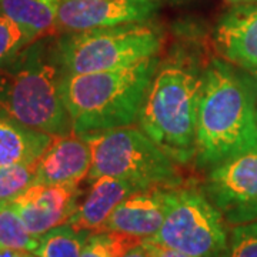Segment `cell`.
Returning a JSON list of instances; mask_svg holds the SVG:
<instances>
[{"instance_id":"6da1fadb","label":"cell","mask_w":257,"mask_h":257,"mask_svg":"<svg viewBox=\"0 0 257 257\" xmlns=\"http://www.w3.org/2000/svg\"><path fill=\"white\" fill-rule=\"evenodd\" d=\"M257 150L256 84L227 60L206 63L196 121V163L214 167Z\"/></svg>"},{"instance_id":"7a4b0ae2","label":"cell","mask_w":257,"mask_h":257,"mask_svg":"<svg viewBox=\"0 0 257 257\" xmlns=\"http://www.w3.org/2000/svg\"><path fill=\"white\" fill-rule=\"evenodd\" d=\"M204 67L179 50L160 62L139 114L140 128L177 163L196 156V121Z\"/></svg>"},{"instance_id":"3957f363","label":"cell","mask_w":257,"mask_h":257,"mask_svg":"<svg viewBox=\"0 0 257 257\" xmlns=\"http://www.w3.org/2000/svg\"><path fill=\"white\" fill-rule=\"evenodd\" d=\"M159 64L160 59L155 56L109 72L62 74L59 92L72 120L73 133L133 124L139 119Z\"/></svg>"},{"instance_id":"277c9868","label":"cell","mask_w":257,"mask_h":257,"mask_svg":"<svg viewBox=\"0 0 257 257\" xmlns=\"http://www.w3.org/2000/svg\"><path fill=\"white\" fill-rule=\"evenodd\" d=\"M62 74L53 46L29 43L0 66V114L52 136L73 133L59 92Z\"/></svg>"},{"instance_id":"5b68a950","label":"cell","mask_w":257,"mask_h":257,"mask_svg":"<svg viewBox=\"0 0 257 257\" xmlns=\"http://www.w3.org/2000/svg\"><path fill=\"white\" fill-rule=\"evenodd\" d=\"M82 136L92 150L89 182L100 176H113L127 180L140 190L173 189L183 183L177 162L143 130L124 126Z\"/></svg>"},{"instance_id":"8992f818","label":"cell","mask_w":257,"mask_h":257,"mask_svg":"<svg viewBox=\"0 0 257 257\" xmlns=\"http://www.w3.org/2000/svg\"><path fill=\"white\" fill-rule=\"evenodd\" d=\"M162 42L160 32L146 22L124 23L63 33L53 45V55L62 73L109 72L155 57Z\"/></svg>"},{"instance_id":"52a82bcc","label":"cell","mask_w":257,"mask_h":257,"mask_svg":"<svg viewBox=\"0 0 257 257\" xmlns=\"http://www.w3.org/2000/svg\"><path fill=\"white\" fill-rule=\"evenodd\" d=\"M166 216L149 240L192 257H224L229 236L220 210L206 193L177 186L165 190Z\"/></svg>"},{"instance_id":"ba28073f","label":"cell","mask_w":257,"mask_h":257,"mask_svg":"<svg viewBox=\"0 0 257 257\" xmlns=\"http://www.w3.org/2000/svg\"><path fill=\"white\" fill-rule=\"evenodd\" d=\"M204 193L230 224L257 220V150L211 167Z\"/></svg>"},{"instance_id":"9c48e42d","label":"cell","mask_w":257,"mask_h":257,"mask_svg":"<svg viewBox=\"0 0 257 257\" xmlns=\"http://www.w3.org/2000/svg\"><path fill=\"white\" fill-rule=\"evenodd\" d=\"M159 9L155 0H60L56 33H73L147 22Z\"/></svg>"},{"instance_id":"30bf717a","label":"cell","mask_w":257,"mask_h":257,"mask_svg":"<svg viewBox=\"0 0 257 257\" xmlns=\"http://www.w3.org/2000/svg\"><path fill=\"white\" fill-rule=\"evenodd\" d=\"M79 186L35 183L8 209L16 211L29 233L40 237L49 230L67 223L72 217L79 206Z\"/></svg>"},{"instance_id":"8fae6325","label":"cell","mask_w":257,"mask_h":257,"mask_svg":"<svg viewBox=\"0 0 257 257\" xmlns=\"http://www.w3.org/2000/svg\"><path fill=\"white\" fill-rule=\"evenodd\" d=\"M92 167V150L82 135L55 136L36 160V183L80 184Z\"/></svg>"},{"instance_id":"7c38bea8","label":"cell","mask_w":257,"mask_h":257,"mask_svg":"<svg viewBox=\"0 0 257 257\" xmlns=\"http://www.w3.org/2000/svg\"><path fill=\"white\" fill-rule=\"evenodd\" d=\"M213 37L224 60L257 73V6L229 10L219 20Z\"/></svg>"},{"instance_id":"4fadbf2b","label":"cell","mask_w":257,"mask_h":257,"mask_svg":"<svg viewBox=\"0 0 257 257\" xmlns=\"http://www.w3.org/2000/svg\"><path fill=\"white\" fill-rule=\"evenodd\" d=\"M166 189L138 190L113 210L101 231H116L139 239H152L166 216Z\"/></svg>"},{"instance_id":"5bb4252c","label":"cell","mask_w":257,"mask_h":257,"mask_svg":"<svg viewBox=\"0 0 257 257\" xmlns=\"http://www.w3.org/2000/svg\"><path fill=\"white\" fill-rule=\"evenodd\" d=\"M90 183L87 196L79 203L67 224L92 234L101 231L113 210L127 196L140 189L127 180L113 176H100Z\"/></svg>"},{"instance_id":"9a60e30c","label":"cell","mask_w":257,"mask_h":257,"mask_svg":"<svg viewBox=\"0 0 257 257\" xmlns=\"http://www.w3.org/2000/svg\"><path fill=\"white\" fill-rule=\"evenodd\" d=\"M53 138L0 114V167L36 162Z\"/></svg>"},{"instance_id":"2e32d148","label":"cell","mask_w":257,"mask_h":257,"mask_svg":"<svg viewBox=\"0 0 257 257\" xmlns=\"http://www.w3.org/2000/svg\"><path fill=\"white\" fill-rule=\"evenodd\" d=\"M60 0H0V15L12 19L32 42L56 33V15Z\"/></svg>"},{"instance_id":"e0dca14e","label":"cell","mask_w":257,"mask_h":257,"mask_svg":"<svg viewBox=\"0 0 257 257\" xmlns=\"http://www.w3.org/2000/svg\"><path fill=\"white\" fill-rule=\"evenodd\" d=\"M89 236L90 233L64 223L42 234L33 253L37 257H80Z\"/></svg>"},{"instance_id":"ac0fdd59","label":"cell","mask_w":257,"mask_h":257,"mask_svg":"<svg viewBox=\"0 0 257 257\" xmlns=\"http://www.w3.org/2000/svg\"><path fill=\"white\" fill-rule=\"evenodd\" d=\"M36 183V162L0 167V210L8 209L32 184Z\"/></svg>"},{"instance_id":"d6986e66","label":"cell","mask_w":257,"mask_h":257,"mask_svg":"<svg viewBox=\"0 0 257 257\" xmlns=\"http://www.w3.org/2000/svg\"><path fill=\"white\" fill-rule=\"evenodd\" d=\"M143 240L116 231L92 233L84 244L80 257H121Z\"/></svg>"},{"instance_id":"ffe728a7","label":"cell","mask_w":257,"mask_h":257,"mask_svg":"<svg viewBox=\"0 0 257 257\" xmlns=\"http://www.w3.org/2000/svg\"><path fill=\"white\" fill-rule=\"evenodd\" d=\"M39 237L29 233L16 211L12 209L0 210V250H26L35 251Z\"/></svg>"},{"instance_id":"44dd1931","label":"cell","mask_w":257,"mask_h":257,"mask_svg":"<svg viewBox=\"0 0 257 257\" xmlns=\"http://www.w3.org/2000/svg\"><path fill=\"white\" fill-rule=\"evenodd\" d=\"M29 43L32 40L28 33L12 19L0 15V66L8 63Z\"/></svg>"},{"instance_id":"7402d4cb","label":"cell","mask_w":257,"mask_h":257,"mask_svg":"<svg viewBox=\"0 0 257 257\" xmlns=\"http://www.w3.org/2000/svg\"><path fill=\"white\" fill-rule=\"evenodd\" d=\"M224 257H257V220L231 229Z\"/></svg>"},{"instance_id":"603a6c76","label":"cell","mask_w":257,"mask_h":257,"mask_svg":"<svg viewBox=\"0 0 257 257\" xmlns=\"http://www.w3.org/2000/svg\"><path fill=\"white\" fill-rule=\"evenodd\" d=\"M0 257H37L33 251L26 250H0Z\"/></svg>"},{"instance_id":"cb8c5ba5","label":"cell","mask_w":257,"mask_h":257,"mask_svg":"<svg viewBox=\"0 0 257 257\" xmlns=\"http://www.w3.org/2000/svg\"><path fill=\"white\" fill-rule=\"evenodd\" d=\"M121 257H150V254H149V251L145 248V246L140 243L139 246L130 248L128 251H126Z\"/></svg>"},{"instance_id":"d4e9b609","label":"cell","mask_w":257,"mask_h":257,"mask_svg":"<svg viewBox=\"0 0 257 257\" xmlns=\"http://www.w3.org/2000/svg\"><path fill=\"white\" fill-rule=\"evenodd\" d=\"M231 2H253V0H231Z\"/></svg>"},{"instance_id":"484cf974","label":"cell","mask_w":257,"mask_h":257,"mask_svg":"<svg viewBox=\"0 0 257 257\" xmlns=\"http://www.w3.org/2000/svg\"><path fill=\"white\" fill-rule=\"evenodd\" d=\"M256 100H257V76H256Z\"/></svg>"},{"instance_id":"4316f807","label":"cell","mask_w":257,"mask_h":257,"mask_svg":"<svg viewBox=\"0 0 257 257\" xmlns=\"http://www.w3.org/2000/svg\"><path fill=\"white\" fill-rule=\"evenodd\" d=\"M155 2H159V0H155Z\"/></svg>"}]
</instances>
